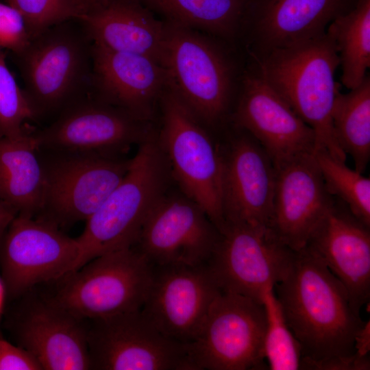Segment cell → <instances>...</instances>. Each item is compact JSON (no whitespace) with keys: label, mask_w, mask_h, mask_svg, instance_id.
<instances>
[{"label":"cell","mask_w":370,"mask_h":370,"mask_svg":"<svg viewBox=\"0 0 370 370\" xmlns=\"http://www.w3.org/2000/svg\"><path fill=\"white\" fill-rule=\"evenodd\" d=\"M304 359L320 361L356 352L367 322L351 307L345 286L307 247L295 251L286 275L273 286Z\"/></svg>","instance_id":"1"},{"label":"cell","mask_w":370,"mask_h":370,"mask_svg":"<svg viewBox=\"0 0 370 370\" xmlns=\"http://www.w3.org/2000/svg\"><path fill=\"white\" fill-rule=\"evenodd\" d=\"M253 60L260 75L313 130L315 150H325L345 162L346 154L335 140L332 122L339 90L334 76L340 62L331 36L325 32Z\"/></svg>","instance_id":"2"},{"label":"cell","mask_w":370,"mask_h":370,"mask_svg":"<svg viewBox=\"0 0 370 370\" xmlns=\"http://www.w3.org/2000/svg\"><path fill=\"white\" fill-rule=\"evenodd\" d=\"M169 175L151 135L139 145L122 180L86 221L77 238L80 254L75 271L99 256L136 245L147 217L166 193Z\"/></svg>","instance_id":"3"},{"label":"cell","mask_w":370,"mask_h":370,"mask_svg":"<svg viewBox=\"0 0 370 370\" xmlns=\"http://www.w3.org/2000/svg\"><path fill=\"white\" fill-rule=\"evenodd\" d=\"M166 24L162 64L169 86L201 123L219 125L229 114L237 86L229 53L219 39Z\"/></svg>","instance_id":"4"},{"label":"cell","mask_w":370,"mask_h":370,"mask_svg":"<svg viewBox=\"0 0 370 370\" xmlns=\"http://www.w3.org/2000/svg\"><path fill=\"white\" fill-rule=\"evenodd\" d=\"M54 25L18 54L24 90L38 118L64 110L91 87L93 42L79 21Z\"/></svg>","instance_id":"5"},{"label":"cell","mask_w":370,"mask_h":370,"mask_svg":"<svg viewBox=\"0 0 370 370\" xmlns=\"http://www.w3.org/2000/svg\"><path fill=\"white\" fill-rule=\"evenodd\" d=\"M160 104L162 125L156 140L169 173L183 193L205 211L221 232L225 226L222 149L169 85Z\"/></svg>","instance_id":"6"},{"label":"cell","mask_w":370,"mask_h":370,"mask_svg":"<svg viewBox=\"0 0 370 370\" xmlns=\"http://www.w3.org/2000/svg\"><path fill=\"white\" fill-rule=\"evenodd\" d=\"M153 272V265L136 246L110 251L67 275L51 301L82 319L139 310Z\"/></svg>","instance_id":"7"},{"label":"cell","mask_w":370,"mask_h":370,"mask_svg":"<svg viewBox=\"0 0 370 370\" xmlns=\"http://www.w3.org/2000/svg\"><path fill=\"white\" fill-rule=\"evenodd\" d=\"M263 304L222 292L211 305L196 338L187 344L196 370L266 369Z\"/></svg>","instance_id":"8"},{"label":"cell","mask_w":370,"mask_h":370,"mask_svg":"<svg viewBox=\"0 0 370 370\" xmlns=\"http://www.w3.org/2000/svg\"><path fill=\"white\" fill-rule=\"evenodd\" d=\"M295 254L268 227L227 223L206 265L222 292L263 304L266 289L284 279Z\"/></svg>","instance_id":"9"},{"label":"cell","mask_w":370,"mask_h":370,"mask_svg":"<svg viewBox=\"0 0 370 370\" xmlns=\"http://www.w3.org/2000/svg\"><path fill=\"white\" fill-rule=\"evenodd\" d=\"M130 162L131 158L113 155L56 152L42 162V219L58 226L87 221L124 177Z\"/></svg>","instance_id":"10"},{"label":"cell","mask_w":370,"mask_h":370,"mask_svg":"<svg viewBox=\"0 0 370 370\" xmlns=\"http://www.w3.org/2000/svg\"><path fill=\"white\" fill-rule=\"evenodd\" d=\"M92 321L91 369L196 370L187 344L164 335L141 310Z\"/></svg>","instance_id":"11"},{"label":"cell","mask_w":370,"mask_h":370,"mask_svg":"<svg viewBox=\"0 0 370 370\" xmlns=\"http://www.w3.org/2000/svg\"><path fill=\"white\" fill-rule=\"evenodd\" d=\"M38 149L118 156L151 136L148 121L97 97H82L45 128L32 133Z\"/></svg>","instance_id":"12"},{"label":"cell","mask_w":370,"mask_h":370,"mask_svg":"<svg viewBox=\"0 0 370 370\" xmlns=\"http://www.w3.org/2000/svg\"><path fill=\"white\" fill-rule=\"evenodd\" d=\"M1 249L3 280L13 296L39 283L66 278L79 256L76 238L48 220L18 214L8 227Z\"/></svg>","instance_id":"13"},{"label":"cell","mask_w":370,"mask_h":370,"mask_svg":"<svg viewBox=\"0 0 370 370\" xmlns=\"http://www.w3.org/2000/svg\"><path fill=\"white\" fill-rule=\"evenodd\" d=\"M220 232L184 193L162 198L145 221L136 246L153 266L206 264Z\"/></svg>","instance_id":"14"},{"label":"cell","mask_w":370,"mask_h":370,"mask_svg":"<svg viewBox=\"0 0 370 370\" xmlns=\"http://www.w3.org/2000/svg\"><path fill=\"white\" fill-rule=\"evenodd\" d=\"M221 293L206 264L153 266L141 312L164 335L189 344L197 336Z\"/></svg>","instance_id":"15"},{"label":"cell","mask_w":370,"mask_h":370,"mask_svg":"<svg viewBox=\"0 0 370 370\" xmlns=\"http://www.w3.org/2000/svg\"><path fill=\"white\" fill-rule=\"evenodd\" d=\"M255 69V68H254ZM232 114L234 127L254 137L275 167L303 154L313 153V130L255 69L245 71Z\"/></svg>","instance_id":"16"},{"label":"cell","mask_w":370,"mask_h":370,"mask_svg":"<svg viewBox=\"0 0 370 370\" xmlns=\"http://www.w3.org/2000/svg\"><path fill=\"white\" fill-rule=\"evenodd\" d=\"M236 129L238 133L222 149V206L225 224L245 223L270 228L275 167L254 137Z\"/></svg>","instance_id":"17"},{"label":"cell","mask_w":370,"mask_h":370,"mask_svg":"<svg viewBox=\"0 0 370 370\" xmlns=\"http://www.w3.org/2000/svg\"><path fill=\"white\" fill-rule=\"evenodd\" d=\"M358 0H251L242 32L247 30L253 59L323 35L328 25Z\"/></svg>","instance_id":"18"},{"label":"cell","mask_w":370,"mask_h":370,"mask_svg":"<svg viewBox=\"0 0 370 370\" xmlns=\"http://www.w3.org/2000/svg\"><path fill=\"white\" fill-rule=\"evenodd\" d=\"M270 228L294 251L306 247L334 205L313 153L299 156L275 167Z\"/></svg>","instance_id":"19"},{"label":"cell","mask_w":370,"mask_h":370,"mask_svg":"<svg viewBox=\"0 0 370 370\" xmlns=\"http://www.w3.org/2000/svg\"><path fill=\"white\" fill-rule=\"evenodd\" d=\"M305 247L317 254L345 286L354 312L370 297V227L334 202Z\"/></svg>","instance_id":"20"},{"label":"cell","mask_w":370,"mask_h":370,"mask_svg":"<svg viewBox=\"0 0 370 370\" xmlns=\"http://www.w3.org/2000/svg\"><path fill=\"white\" fill-rule=\"evenodd\" d=\"M167 86L166 70L158 60L93 43L90 88L97 99L149 121Z\"/></svg>","instance_id":"21"},{"label":"cell","mask_w":370,"mask_h":370,"mask_svg":"<svg viewBox=\"0 0 370 370\" xmlns=\"http://www.w3.org/2000/svg\"><path fill=\"white\" fill-rule=\"evenodd\" d=\"M81 320L53 301L37 304L20 323L21 347L42 370L91 369L88 329Z\"/></svg>","instance_id":"22"},{"label":"cell","mask_w":370,"mask_h":370,"mask_svg":"<svg viewBox=\"0 0 370 370\" xmlns=\"http://www.w3.org/2000/svg\"><path fill=\"white\" fill-rule=\"evenodd\" d=\"M92 42L152 58L162 64L166 24L138 0H108L78 19Z\"/></svg>","instance_id":"23"},{"label":"cell","mask_w":370,"mask_h":370,"mask_svg":"<svg viewBox=\"0 0 370 370\" xmlns=\"http://www.w3.org/2000/svg\"><path fill=\"white\" fill-rule=\"evenodd\" d=\"M32 134L0 136V200L17 214L34 217L43 204L44 173Z\"/></svg>","instance_id":"24"},{"label":"cell","mask_w":370,"mask_h":370,"mask_svg":"<svg viewBox=\"0 0 370 370\" xmlns=\"http://www.w3.org/2000/svg\"><path fill=\"white\" fill-rule=\"evenodd\" d=\"M164 21L204 33L225 42L241 34L251 0H138Z\"/></svg>","instance_id":"25"},{"label":"cell","mask_w":370,"mask_h":370,"mask_svg":"<svg viewBox=\"0 0 370 370\" xmlns=\"http://www.w3.org/2000/svg\"><path fill=\"white\" fill-rule=\"evenodd\" d=\"M335 140L362 173L370 159V77L347 93L338 90L332 112Z\"/></svg>","instance_id":"26"},{"label":"cell","mask_w":370,"mask_h":370,"mask_svg":"<svg viewBox=\"0 0 370 370\" xmlns=\"http://www.w3.org/2000/svg\"><path fill=\"white\" fill-rule=\"evenodd\" d=\"M326 32L335 42L342 69L341 81L349 90L358 86L370 67V0L335 18Z\"/></svg>","instance_id":"27"},{"label":"cell","mask_w":370,"mask_h":370,"mask_svg":"<svg viewBox=\"0 0 370 370\" xmlns=\"http://www.w3.org/2000/svg\"><path fill=\"white\" fill-rule=\"evenodd\" d=\"M313 155L330 194L341 199L355 217L370 227L369 177L325 150H315Z\"/></svg>","instance_id":"28"},{"label":"cell","mask_w":370,"mask_h":370,"mask_svg":"<svg viewBox=\"0 0 370 370\" xmlns=\"http://www.w3.org/2000/svg\"><path fill=\"white\" fill-rule=\"evenodd\" d=\"M267 315L264 356L271 370H298L302 358L301 346L284 319L273 286L263 296Z\"/></svg>","instance_id":"29"},{"label":"cell","mask_w":370,"mask_h":370,"mask_svg":"<svg viewBox=\"0 0 370 370\" xmlns=\"http://www.w3.org/2000/svg\"><path fill=\"white\" fill-rule=\"evenodd\" d=\"M37 118L30 100L18 86L0 49V136H21L26 132L24 124Z\"/></svg>","instance_id":"30"},{"label":"cell","mask_w":370,"mask_h":370,"mask_svg":"<svg viewBox=\"0 0 370 370\" xmlns=\"http://www.w3.org/2000/svg\"><path fill=\"white\" fill-rule=\"evenodd\" d=\"M23 16L31 39L47 29L78 20L88 12L79 0H6Z\"/></svg>","instance_id":"31"},{"label":"cell","mask_w":370,"mask_h":370,"mask_svg":"<svg viewBox=\"0 0 370 370\" xmlns=\"http://www.w3.org/2000/svg\"><path fill=\"white\" fill-rule=\"evenodd\" d=\"M30 40L21 14L8 3L0 1V49L17 55L26 48Z\"/></svg>","instance_id":"32"},{"label":"cell","mask_w":370,"mask_h":370,"mask_svg":"<svg viewBox=\"0 0 370 370\" xmlns=\"http://www.w3.org/2000/svg\"><path fill=\"white\" fill-rule=\"evenodd\" d=\"M300 369L313 370H369V354L363 355L357 352L349 356H337L320 361H311L301 358Z\"/></svg>","instance_id":"33"},{"label":"cell","mask_w":370,"mask_h":370,"mask_svg":"<svg viewBox=\"0 0 370 370\" xmlns=\"http://www.w3.org/2000/svg\"><path fill=\"white\" fill-rule=\"evenodd\" d=\"M35 358L23 347L0 339V370H40Z\"/></svg>","instance_id":"34"},{"label":"cell","mask_w":370,"mask_h":370,"mask_svg":"<svg viewBox=\"0 0 370 370\" xmlns=\"http://www.w3.org/2000/svg\"><path fill=\"white\" fill-rule=\"evenodd\" d=\"M17 214L0 200V243L3 234Z\"/></svg>","instance_id":"35"},{"label":"cell","mask_w":370,"mask_h":370,"mask_svg":"<svg viewBox=\"0 0 370 370\" xmlns=\"http://www.w3.org/2000/svg\"><path fill=\"white\" fill-rule=\"evenodd\" d=\"M88 9V12L104 5L108 0H79Z\"/></svg>","instance_id":"36"},{"label":"cell","mask_w":370,"mask_h":370,"mask_svg":"<svg viewBox=\"0 0 370 370\" xmlns=\"http://www.w3.org/2000/svg\"><path fill=\"white\" fill-rule=\"evenodd\" d=\"M5 286L2 278H0V319L3 312L4 297L5 293Z\"/></svg>","instance_id":"37"}]
</instances>
